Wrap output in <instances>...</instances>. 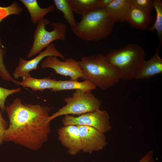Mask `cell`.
Returning a JSON list of instances; mask_svg holds the SVG:
<instances>
[{
	"mask_svg": "<svg viewBox=\"0 0 162 162\" xmlns=\"http://www.w3.org/2000/svg\"><path fill=\"white\" fill-rule=\"evenodd\" d=\"M9 125L4 142H11L31 150L40 149L48 140L51 131L50 108L46 105L23 104L16 98L6 107Z\"/></svg>",
	"mask_w": 162,
	"mask_h": 162,
	"instance_id": "obj_1",
	"label": "cell"
},
{
	"mask_svg": "<svg viewBox=\"0 0 162 162\" xmlns=\"http://www.w3.org/2000/svg\"><path fill=\"white\" fill-rule=\"evenodd\" d=\"M115 22L105 8H98L83 15L72 30L79 38L87 41H97L107 38Z\"/></svg>",
	"mask_w": 162,
	"mask_h": 162,
	"instance_id": "obj_2",
	"label": "cell"
},
{
	"mask_svg": "<svg viewBox=\"0 0 162 162\" xmlns=\"http://www.w3.org/2000/svg\"><path fill=\"white\" fill-rule=\"evenodd\" d=\"M78 62L83 74V80L102 90L114 85L120 79L116 69L101 54L83 56Z\"/></svg>",
	"mask_w": 162,
	"mask_h": 162,
	"instance_id": "obj_3",
	"label": "cell"
},
{
	"mask_svg": "<svg viewBox=\"0 0 162 162\" xmlns=\"http://www.w3.org/2000/svg\"><path fill=\"white\" fill-rule=\"evenodd\" d=\"M143 48L129 43L117 50H112L106 56L108 62L116 70L120 79L129 81L135 78L145 58Z\"/></svg>",
	"mask_w": 162,
	"mask_h": 162,
	"instance_id": "obj_4",
	"label": "cell"
},
{
	"mask_svg": "<svg viewBox=\"0 0 162 162\" xmlns=\"http://www.w3.org/2000/svg\"><path fill=\"white\" fill-rule=\"evenodd\" d=\"M67 26L62 22H52L45 18L37 23L33 36V42L27 55L30 58L39 53L54 40H65Z\"/></svg>",
	"mask_w": 162,
	"mask_h": 162,
	"instance_id": "obj_5",
	"label": "cell"
},
{
	"mask_svg": "<svg viewBox=\"0 0 162 162\" xmlns=\"http://www.w3.org/2000/svg\"><path fill=\"white\" fill-rule=\"evenodd\" d=\"M64 106L50 116L47 120L49 123L53 119L61 116L80 115L99 110L101 101L94 95L91 91L76 90L72 97L64 98Z\"/></svg>",
	"mask_w": 162,
	"mask_h": 162,
	"instance_id": "obj_6",
	"label": "cell"
},
{
	"mask_svg": "<svg viewBox=\"0 0 162 162\" xmlns=\"http://www.w3.org/2000/svg\"><path fill=\"white\" fill-rule=\"evenodd\" d=\"M110 117L109 114L106 110H101L99 109L78 116L64 115L62 122L64 125H74L88 126L104 134L110 131L112 128Z\"/></svg>",
	"mask_w": 162,
	"mask_h": 162,
	"instance_id": "obj_7",
	"label": "cell"
},
{
	"mask_svg": "<svg viewBox=\"0 0 162 162\" xmlns=\"http://www.w3.org/2000/svg\"><path fill=\"white\" fill-rule=\"evenodd\" d=\"M40 67L44 69H52L57 74L70 77L71 80H78L80 78H84L78 61L72 58L64 59L62 61L56 56H49L41 61Z\"/></svg>",
	"mask_w": 162,
	"mask_h": 162,
	"instance_id": "obj_8",
	"label": "cell"
},
{
	"mask_svg": "<svg viewBox=\"0 0 162 162\" xmlns=\"http://www.w3.org/2000/svg\"><path fill=\"white\" fill-rule=\"evenodd\" d=\"M49 56H54L64 59V55L56 49L53 44H51L43 51L41 52L34 58L27 60L21 57L18 66L12 73L13 78L17 79L31 76L30 73L32 70H36L40 62L43 59Z\"/></svg>",
	"mask_w": 162,
	"mask_h": 162,
	"instance_id": "obj_9",
	"label": "cell"
},
{
	"mask_svg": "<svg viewBox=\"0 0 162 162\" xmlns=\"http://www.w3.org/2000/svg\"><path fill=\"white\" fill-rule=\"evenodd\" d=\"M82 143V151L91 154L102 150L107 145L106 137L94 128L84 125H76Z\"/></svg>",
	"mask_w": 162,
	"mask_h": 162,
	"instance_id": "obj_10",
	"label": "cell"
},
{
	"mask_svg": "<svg viewBox=\"0 0 162 162\" xmlns=\"http://www.w3.org/2000/svg\"><path fill=\"white\" fill-rule=\"evenodd\" d=\"M58 139L61 144L68 149V153L75 155L82 151V143L76 125H64L58 131Z\"/></svg>",
	"mask_w": 162,
	"mask_h": 162,
	"instance_id": "obj_11",
	"label": "cell"
},
{
	"mask_svg": "<svg viewBox=\"0 0 162 162\" xmlns=\"http://www.w3.org/2000/svg\"><path fill=\"white\" fill-rule=\"evenodd\" d=\"M153 20V17L151 14L143 11L131 3L126 16V21L132 28L142 30H147Z\"/></svg>",
	"mask_w": 162,
	"mask_h": 162,
	"instance_id": "obj_12",
	"label": "cell"
},
{
	"mask_svg": "<svg viewBox=\"0 0 162 162\" xmlns=\"http://www.w3.org/2000/svg\"><path fill=\"white\" fill-rule=\"evenodd\" d=\"M158 47L153 56L148 61L143 62L140 70L135 78L136 80L149 79L162 73V59L160 57Z\"/></svg>",
	"mask_w": 162,
	"mask_h": 162,
	"instance_id": "obj_13",
	"label": "cell"
},
{
	"mask_svg": "<svg viewBox=\"0 0 162 162\" xmlns=\"http://www.w3.org/2000/svg\"><path fill=\"white\" fill-rule=\"evenodd\" d=\"M131 5V0H113L105 9L115 22H123Z\"/></svg>",
	"mask_w": 162,
	"mask_h": 162,
	"instance_id": "obj_14",
	"label": "cell"
},
{
	"mask_svg": "<svg viewBox=\"0 0 162 162\" xmlns=\"http://www.w3.org/2000/svg\"><path fill=\"white\" fill-rule=\"evenodd\" d=\"M96 87L89 81L84 80L83 82L72 80H56L51 90L54 92L61 91L75 90L84 92L91 91Z\"/></svg>",
	"mask_w": 162,
	"mask_h": 162,
	"instance_id": "obj_15",
	"label": "cell"
},
{
	"mask_svg": "<svg viewBox=\"0 0 162 162\" xmlns=\"http://www.w3.org/2000/svg\"><path fill=\"white\" fill-rule=\"evenodd\" d=\"M20 1L27 8L30 15L31 21L34 24H37L48 13L52 12L55 7L54 4H52L46 8H41L39 5L37 0H20Z\"/></svg>",
	"mask_w": 162,
	"mask_h": 162,
	"instance_id": "obj_16",
	"label": "cell"
},
{
	"mask_svg": "<svg viewBox=\"0 0 162 162\" xmlns=\"http://www.w3.org/2000/svg\"><path fill=\"white\" fill-rule=\"evenodd\" d=\"M56 80L49 78L38 79L31 76L22 78L19 82L20 86L30 88L34 91H43L46 89H51L54 86Z\"/></svg>",
	"mask_w": 162,
	"mask_h": 162,
	"instance_id": "obj_17",
	"label": "cell"
},
{
	"mask_svg": "<svg viewBox=\"0 0 162 162\" xmlns=\"http://www.w3.org/2000/svg\"><path fill=\"white\" fill-rule=\"evenodd\" d=\"M74 12L82 16L98 8V0H69Z\"/></svg>",
	"mask_w": 162,
	"mask_h": 162,
	"instance_id": "obj_18",
	"label": "cell"
},
{
	"mask_svg": "<svg viewBox=\"0 0 162 162\" xmlns=\"http://www.w3.org/2000/svg\"><path fill=\"white\" fill-rule=\"evenodd\" d=\"M53 2L57 9L63 13L64 18L72 29L76 22L69 0H54Z\"/></svg>",
	"mask_w": 162,
	"mask_h": 162,
	"instance_id": "obj_19",
	"label": "cell"
},
{
	"mask_svg": "<svg viewBox=\"0 0 162 162\" xmlns=\"http://www.w3.org/2000/svg\"><path fill=\"white\" fill-rule=\"evenodd\" d=\"M154 8L156 13V17L154 24L147 30L150 32L155 30L160 40L159 46L162 44V3L160 0H154Z\"/></svg>",
	"mask_w": 162,
	"mask_h": 162,
	"instance_id": "obj_20",
	"label": "cell"
},
{
	"mask_svg": "<svg viewBox=\"0 0 162 162\" xmlns=\"http://www.w3.org/2000/svg\"><path fill=\"white\" fill-rule=\"evenodd\" d=\"M6 53V50L2 44L0 38V76L4 81H11L17 86H19L20 82L14 80L10 75L4 64V56Z\"/></svg>",
	"mask_w": 162,
	"mask_h": 162,
	"instance_id": "obj_21",
	"label": "cell"
},
{
	"mask_svg": "<svg viewBox=\"0 0 162 162\" xmlns=\"http://www.w3.org/2000/svg\"><path fill=\"white\" fill-rule=\"evenodd\" d=\"M22 10V8L16 1H14L7 7L0 6V23L3 19L9 16L20 15Z\"/></svg>",
	"mask_w": 162,
	"mask_h": 162,
	"instance_id": "obj_22",
	"label": "cell"
},
{
	"mask_svg": "<svg viewBox=\"0 0 162 162\" xmlns=\"http://www.w3.org/2000/svg\"><path fill=\"white\" fill-rule=\"evenodd\" d=\"M21 91L20 87L9 89L0 87V108L2 112L3 113L5 111V102L6 98L9 96L19 92Z\"/></svg>",
	"mask_w": 162,
	"mask_h": 162,
	"instance_id": "obj_23",
	"label": "cell"
},
{
	"mask_svg": "<svg viewBox=\"0 0 162 162\" xmlns=\"http://www.w3.org/2000/svg\"><path fill=\"white\" fill-rule=\"evenodd\" d=\"M132 3L143 11L151 14L154 8L153 0H131Z\"/></svg>",
	"mask_w": 162,
	"mask_h": 162,
	"instance_id": "obj_24",
	"label": "cell"
},
{
	"mask_svg": "<svg viewBox=\"0 0 162 162\" xmlns=\"http://www.w3.org/2000/svg\"><path fill=\"white\" fill-rule=\"evenodd\" d=\"M8 126L7 121L3 117L0 111V145L4 142V134Z\"/></svg>",
	"mask_w": 162,
	"mask_h": 162,
	"instance_id": "obj_25",
	"label": "cell"
},
{
	"mask_svg": "<svg viewBox=\"0 0 162 162\" xmlns=\"http://www.w3.org/2000/svg\"><path fill=\"white\" fill-rule=\"evenodd\" d=\"M153 156V151H149L138 162H154Z\"/></svg>",
	"mask_w": 162,
	"mask_h": 162,
	"instance_id": "obj_26",
	"label": "cell"
},
{
	"mask_svg": "<svg viewBox=\"0 0 162 162\" xmlns=\"http://www.w3.org/2000/svg\"><path fill=\"white\" fill-rule=\"evenodd\" d=\"M112 1L113 0H98V8H106Z\"/></svg>",
	"mask_w": 162,
	"mask_h": 162,
	"instance_id": "obj_27",
	"label": "cell"
},
{
	"mask_svg": "<svg viewBox=\"0 0 162 162\" xmlns=\"http://www.w3.org/2000/svg\"><path fill=\"white\" fill-rule=\"evenodd\" d=\"M94 162H95V161H94Z\"/></svg>",
	"mask_w": 162,
	"mask_h": 162,
	"instance_id": "obj_28",
	"label": "cell"
}]
</instances>
